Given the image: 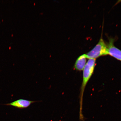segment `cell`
Returning a JSON list of instances; mask_svg holds the SVG:
<instances>
[{
    "instance_id": "3957f363",
    "label": "cell",
    "mask_w": 121,
    "mask_h": 121,
    "mask_svg": "<svg viewBox=\"0 0 121 121\" xmlns=\"http://www.w3.org/2000/svg\"><path fill=\"white\" fill-rule=\"evenodd\" d=\"M114 40L110 39L107 45L108 55L121 61V50L115 46L113 44Z\"/></svg>"
},
{
    "instance_id": "7a4b0ae2",
    "label": "cell",
    "mask_w": 121,
    "mask_h": 121,
    "mask_svg": "<svg viewBox=\"0 0 121 121\" xmlns=\"http://www.w3.org/2000/svg\"><path fill=\"white\" fill-rule=\"evenodd\" d=\"M86 55L87 58L95 59L102 56L108 55L107 45L102 38L94 48Z\"/></svg>"
},
{
    "instance_id": "5b68a950",
    "label": "cell",
    "mask_w": 121,
    "mask_h": 121,
    "mask_svg": "<svg viewBox=\"0 0 121 121\" xmlns=\"http://www.w3.org/2000/svg\"><path fill=\"white\" fill-rule=\"evenodd\" d=\"M86 59L85 54L80 56L75 62L74 69L77 71L83 70L86 63Z\"/></svg>"
},
{
    "instance_id": "6da1fadb",
    "label": "cell",
    "mask_w": 121,
    "mask_h": 121,
    "mask_svg": "<svg viewBox=\"0 0 121 121\" xmlns=\"http://www.w3.org/2000/svg\"><path fill=\"white\" fill-rule=\"evenodd\" d=\"M96 64V59H89L83 70V81L80 94V119H82L84 118L82 111L83 94L86 86L93 74Z\"/></svg>"
},
{
    "instance_id": "277c9868",
    "label": "cell",
    "mask_w": 121,
    "mask_h": 121,
    "mask_svg": "<svg viewBox=\"0 0 121 121\" xmlns=\"http://www.w3.org/2000/svg\"><path fill=\"white\" fill-rule=\"evenodd\" d=\"M36 102L35 101L27 100L23 99H20L14 102L4 104V105L12 106L20 109L26 108L29 107L31 104Z\"/></svg>"
}]
</instances>
